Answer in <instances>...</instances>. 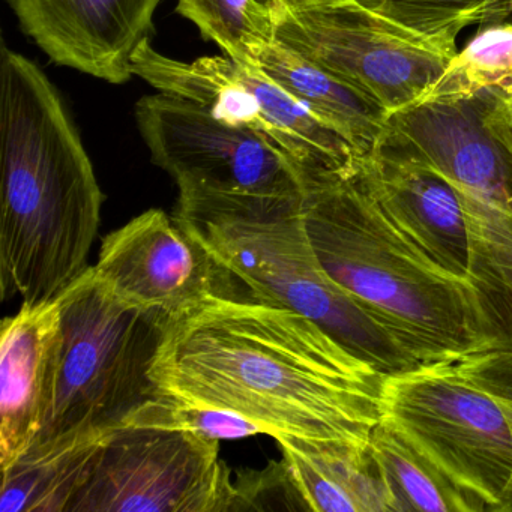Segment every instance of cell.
<instances>
[{
	"instance_id": "6da1fadb",
	"label": "cell",
	"mask_w": 512,
	"mask_h": 512,
	"mask_svg": "<svg viewBox=\"0 0 512 512\" xmlns=\"http://www.w3.org/2000/svg\"><path fill=\"white\" fill-rule=\"evenodd\" d=\"M386 374L287 308L215 296L164 322L151 379L160 397L236 413L263 434L370 443Z\"/></svg>"
},
{
	"instance_id": "7a4b0ae2",
	"label": "cell",
	"mask_w": 512,
	"mask_h": 512,
	"mask_svg": "<svg viewBox=\"0 0 512 512\" xmlns=\"http://www.w3.org/2000/svg\"><path fill=\"white\" fill-rule=\"evenodd\" d=\"M0 293L55 299L89 268L104 194L61 95L38 65L0 52Z\"/></svg>"
},
{
	"instance_id": "3957f363",
	"label": "cell",
	"mask_w": 512,
	"mask_h": 512,
	"mask_svg": "<svg viewBox=\"0 0 512 512\" xmlns=\"http://www.w3.org/2000/svg\"><path fill=\"white\" fill-rule=\"evenodd\" d=\"M305 229L325 271L421 365L485 352L475 293L407 239L356 178L310 185Z\"/></svg>"
},
{
	"instance_id": "277c9868",
	"label": "cell",
	"mask_w": 512,
	"mask_h": 512,
	"mask_svg": "<svg viewBox=\"0 0 512 512\" xmlns=\"http://www.w3.org/2000/svg\"><path fill=\"white\" fill-rule=\"evenodd\" d=\"M304 197L200 217H173L217 260L230 298L302 314L386 376L422 367L323 268L308 238Z\"/></svg>"
},
{
	"instance_id": "5b68a950",
	"label": "cell",
	"mask_w": 512,
	"mask_h": 512,
	"mask_svg": "<svg viewBox=\"0 0 512 512\" xmlns=\"http://www.w3.org/2000/svg\"><path fill=\"white\" fill-rule=\"evenodd\" d=\"M490 103V91L424 98L389 115L383 133L457 191L484 353L512 350V155L491 127Z\"/></svg>"
},
{
	"instance_id": "8992f818",
	"label": "cell",
	"mask_w": 512,
	"mask_h": 512,
	"mask_svg": "<svg viewBox=\"0 0 512 512\" xmlns=\"http://www.w3.org/2000/svg\"><path fill=\"white\" fill-rule=\"evenodd\" d=\"M58 298L64 326L58 388L31 449L104 439L158 397L151 367L166 320L116 298L92 266Z\"/></svg>"
},
{
	"instance_id": "52a82bcc",
	"label": "cell",
	"mask_w": 512,
	"mask_h": 512,
	"mask_svg": "<svg viewBox=\"0 0 512 512\" xmlns=\"http://www.w3.org/2000/svg\"><path fill=\"white\" fill-rule=\"evenodd\" d=\"M136 119L152 161L179 188L176 217H200L304 197V176L271 140L173 95L143 97Z\"/></svg>"
},
{
	"instance_id": "ba28073f",
	"label": "cell",
	"mask_w": 512,
	"mask_h": 512,
	"mask_svg": "<svg viewBox=\"0 0 512 512\" xmlns=\"http://www.w3.org/2000/svg\"><path fill=\"white\" fill-rule=\"evenodd\" d=\"M133 74L158 92L199 104L226 124L262 134L298 167L307 188L352 175L361 160L343 136L278 83L227 56L176 61L146 41L133 56Z\"/></svg>"
},
{
	"instance_id": "9c48e42d",
	"label": "cell",
	"mask_w": 512,
	"mask_h": 512,
	"mask_svg": "<svg viewBox=\"0 0 512 512\" xmlns=\"http://www.w3.org/2000/svg\"><path fill=\"white\" fill-rule=\"evenodd\" d=\"M383 418L496 512L512 481L511 425L500 404L454 362L386 377Z\"/></svg>"
},
{
	"instance_id": "30bf717a",
	"label": "cell",
	"mask_w": 512,
	"mask_h": 512,
	"mask_svg": "<svg viewBox=\"0 0 512 512\" xmlns=\"http://www.w3.org/2000/svg\"><path fill=\"white\" fill-rule=\"evenodd\" d=\"M235 496L220 440L122 425L68 512H229Z\"/></svg>"
},
{
	"instance_id": "8fae6325",
	"label": "cell",
	"mask_w": 512,
	"mask_h": 512,
	"mask_svg": "<svg viewBox=\"0 0 512 512\" xmlns=\"http://www.w3.org/2000/svg\"><path fill=\"white\" fill-rule=\"evenodd\" d=\"M277 41L370 98L388 116L424 100L455 56L353 0L287 13Z\"/></svg>"
},
{
	"instance_id": "7c38bea8",
	"label": "cell",
	"mask_w": 512,
	"mask_h": 512,
	"mask_svg": "<svg viewBox=\"0 0 512 512\" xmlns=\"http://www.w3.org/2000/svg\"><path fill=\"white\" fill-rule=\"evenodd\" d=\"M92 268L116 298L166 322L229 296L226 275L208 248L161 209L107 235Z\"/></svg>"
},
{
	"instance_id": "4fadbf2b",
	"label": "cell",
	"mask_w": 512,
	"mask_h": 512,
	"mask_svg": "<svg viewBox=\"0 0 512 512\" xmlns=\"http://www.w3.org/2000/svg\"><path fill=\"white\" fill-rule=\"evenodd\" d=\"M161 0H10L23 31L62 67L122 85Z\"/></svg>"
},
{
	"instance_id": "5bb4252c",
	"label": "cell",
	"mask_w": 512,
	"mask_h": 512,
	"mask_svg": "<svg viewBox=\"0 0 512 512\" xmlns=\"http://www.w3.org/2000/svg\"><path fill=\"white\" fill-rule=\"evenodd\" d=\"M356 178L395 227L440 268L467 281L469 241L457 191L418 155L382 137Z\"/></svg>"
},
{
	"instance_id": "9a60e30c",
	"label": "cell",
	"mask_w": 512,
	"mask_h": 512,
	"mask_svg": "<svg viewBox=\"0 0 512 512\" xmlns=\"http://www.w3.org/2000/svg\"><path fill=\"white\" fill-rule=\"evenodd\" d=\"M0 332V467L7 469L38 442L52 413L64 344L59 298L23 302Z\"/></svg>"
},
{
	"instance_id": "2e32d148",
	"label": "cell",
	"mask_w": 512,
	"mask_h": 512,
	"mask_svg": "<svg viewBox=\"0 0 512 512\" xmlns=\"http://www.w3.org/2000/svg\"><path fill=\"white\" fill-rule=\"evenodd\" d=\"M275 440L305 511L398 512L370 443Z\"/></svg>"
},
{
	"instance_id": "e0dca14e",
	"label": "cell",
	"mask_w": 512,
	"mask_h": 512,
	"mask_svg": "<svg viewBox=\"0 0 512 512\" xmlns=\"http://www.w3.org/2000/svg\"><path fill=\"white\" fill-rule=\"evenodd\" d=\"M250 67L262 71L301 101L343 136L359 157L367 155L382 139L388 119L382 107L278 41L263 49Z\"/></svg>"
},
{
	"instance_id": "ac0fdd59",
	"label": "cell",
	"mask_w": 512,
	"mask_h": 512,
	"mask_svg": "<svg viewBox=\"0 0 512 512\" xmlns=\"http://www.w3.org/2000/svg\"><path fill=\"white\" fill-rule=\"evenodd\" d=\"M106 439L26 452L2 469L0 512H68L91 479Z\"/></svg>"
},
{
	"instance_id": "d6986e66",
	"label": "cell",
	"mask_w": 512,
	"mask_h": 512,
	"mask_svg": "<svg viewBox=\"0 0 512 512\" xmlns=\"http://www.w3.org/2000/svg\"><path fill=\"white\" fill-rule=\"evenodd\" d=\"M370 445L398 512L487 511L481 500L452 481L385 418L371 431Z\"/></svg>"
},
{
	"instance_id": "ffe728a7",
	"label": "cell",
	"mask_w": 512,
	"mask_h": 512,
	"mask_svg": "<svg viewBox=\"0 0 512 512\" xmlns=\"http://www.w3.org/2000/svg\"><path fill=\"white\" fill-rule=\"evenodd\" d=\"M178 13L227 58L253 65L263 49L277 43L287 10L280 0H178Z\"/></svg>"
},
{
	"instance_id": "44dd1931",
	"label": "cell",
	"mask_w": 512,
	"mask_h": 512,
	"mask_svg": "<svg viewBox=\"0 0 512 512\" xmlns=\"http://www.w3.org/2000/svg\"><path fill=\"white\" fill-rule=\"evenodd\" d=\"M491 91L512 103V23L482 26L475 38L451 59L425 98L461 97Z\"/></svg>"
},
{
	"instance_id": "7402d4cb",
	"label": "cell",
	"mask_w": 512,
	"mask_h": 512,
	"mask_svg": "<svg viewBox=\"0 0 512 512\" xmlns=\"http://www.w3.org/2000/svg\"><path fill=\"white\" fill-rule=\"evenodd\" d=\"M424 43L457 55V38L478 23L484 0H353Z\"/></svg>"
},
{
	"instance_id": "603a6c76",
	"label": "cell",
	"mask_w": 512,
	"mask_h": 512,
	"mask_svg": "<svg viewBox=\"0 0 512 512\" xmlns=\"http://www.w3.org/2000/svg\"><path fill=\"white\" fill-rule=\"evenodd\" d=\"M122 425L190 431L220 442L263 434L259 425L236 413L179 403L160 395L137 407Z\"/></svg>"
},
{
	"instance_id": "cb8c5ba5",
	"label": "cell",
	"mask_w": 512,
	"mask_h": 512,
	"mask_svg": "<svg viewBox=\"0 0 512 512\" xmlns=\"http://www.w3.org/2000/svg\"><path fill=\"white\" fill-rule=\"evenodd\" d=\"M461 374L502 407L512 430V350L481 353L454 362ZM512 512V481L496 512Z\"/></svg>"
},
{
	"instance_id": "d4e9b609",
	"label": "cell",
	"mask_w": 512,
	"mask_h": 512,
	"mask_svg": "<svg viewBox=\"0 0 512 512\" xmlns=\"http://www.w3.org/2000/svg\"><path fill=\"white\" fill-rule=\"evenodd\" d=\"M490 124L512 155V103H505L494 92H491Z\"/></svg>"
},
{
	"instance_id": "484cf974",
	"label": "cell",
	"mask_w": 512,
	"mask_h": 512,
	"mask_svg": "<svg viewBox=\"0 0 512 512\" xmlns=\"http://www.w3.org/2000/svg\"><path fill=\"white\" fill-rule=\"evenodd\" d=\"M512 23V0H484L478 25H499Z\"/></svg>"
},
{
	"instance_id": "4316f807",
	"label": "cell",
	"mask_w": 512,
	"mask_h": 512,
	"mask_svg": "<svg viewBox=\"0 0 512 512\" xmlns=\"http://www.w3.org/2000/svg\"><path fill=\"white\" fill-rule=\"evenodd\" d=\"M287 13L314 10V8L332 7V5L347 4L352 0H280Z\"/></svg>"
}]
</instances>
